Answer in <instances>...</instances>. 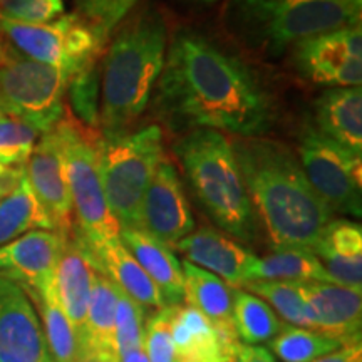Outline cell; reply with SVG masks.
I'll use <instances>...</instances> for the list:
<instances>
[{"mask_svg": "<svg viewBox=\"0 0 362 362\" xmlns=\"http://www.w3.org/2000/svg\"><path fill=\"white\" fill-rule=\"evenodd\" d=\"M284 322L260 297L233 288V327L240 344L260 346L279 334Z\"/></svg>", "mask_w": 362, "mask_h": 362, "instance_id": "obj_29", "label": "cell"}, {"mask_svg": "<svg viewBox=\"0 0 362 362\" xmlns=\"http://www.w3.org/2000/svg\"><path fill=\"white\" fill-rule=\"evenodd\" d=\"M119 240L156 285L165 305H181L185 297L183 267L173 250L139 228L121 230Z\"/></svg>", "mask_w": 362, "mask_h": 362, "instance_id": "obj_22", "label": "cell"}, {"mask_svg": "<svg viewBox=\"0 0 362 362\" xmlns=\"http://www.w3.org/2000/svg\"><path fill=\"white\" fill-rule=\"evenodd\" d=\"M293 54L298 71L310 83L325 88H361V24L302 40L296 44Z\"/></svg>", "mask_w": 362, "mask_h": 362, "instance_id": "obj_11", "label": "cell"}, {"mask_svg": "<svg viewBox=\"0 0 362 362\" xmlns=\"http://www.w3.org/2000/svg\"><path fill=\"white\" fill-rule=\"evenodd\" d=\"M243 291L267 302L285 324L315 330L314 317L296 282L257 280V282H248Z\"/></svg>", "mask_w": 362, "mask_h": 362, "instance_id": "obj_31", "label": "cell"}, {"mask_svg": "<svg viewBox=\"0 0 362 362\" xmlns=\"http://www.w3.org/2000/svg\"><path fill=\"white\" fill-rule=\"evenodd\" d=\"M34 230L54 228L24 175L12 192L0 198V247Z\"/></svg>", "mask_w": 362, "mask_h": 362, "instance_id": "obj_27", "label": "cell"}, {"mask_svg": "<svg viewBox=\"0 0 362 362\" xmlns=\"http://www.w3.org/2000/svg\"><path fill=\"white\" fill-rule=\"evenodd\" d=\"M233 362H279V361H275V357L272 356L270 351L265 349V347L238 344Z\"/></svg>", "mask_w": 362, "mask_h": 362, "instance_id": "obj_39", "label": "cell"}, {"mask_svg": "<svg viewBox=\"0 0 362 362\" xmlns=\"http://www.w3.org/2000/svg\"><path fill=\"white\" fill-rule=\"evenodd\" d=\"M158 115L176 131L214 129L262 138L275 123V104L250 67L194 30H178L166 49L155 88Z\"/></svg>", "mask_w": 362, "mask_h": 362, "instance_id": "obj_1", "label": "cell"}, {"mask_svg": "<svg viewBox=\"0 0 362 362\" xmlns=\"http://www.w3.org/2000/svg\"><path fill=\"white\" fill-rule=\"evenodd\" d=\"M25 175V165L24 166H13V168H7L0 175V198L8 192H12L17 187L22 176Z\"/></svg>", "mask_w": 362, "mask_h": 362, "instance_id": "obj_40", "label": "cell"}, {"mask_svg": "<svg viewBox=\"0 0 362 362\" xmlns=\"http://www.w3.org/2000/svg\"><path fill=\"white\" fill-rule=\"evenodd\" d=\"M64 13V0H0V21L45 24Z\"/></svg>", "mask_w": 362, "mask_h": 362, "instance_id": "obj_36", "label": "cell"}, {"mask_svg": "<svg viewBox=\"0 0 362 362\" xmlns=\"http://www.w3.org/2000/svg\"><path fill=\"white\" fill-rule=\"evenodd\" d=\"M66 94H69L71 115L86 128L99 129V104H101V64L93 62L71 76Z\"/></svg>", "mask_w": 362, "mask_h": 362, "instance_id": "obj_32", "label": "cell"}, {"mask_svg": "<svg viewBox=\"0 0 362 362\" xmlns=\"http://www.w3.org/2000/svg\"><path fill=\"white\" fill-rule=\"evenodd\" d=\"M312 312L317 332L341 344L361 342L362 292L329 282H296Z\"/></svg>", "mask_w": 362, "mask_h": 362, "instance_id": "obj_17", "label": "cell"}, {"mask_svg": "<svg viewBox=\"0 0 362 362\" xmlns=\"http://www.w3.org/2000/svg\"><path fill=\"white\" fill-rule=\"evenodd\" d=\"M25 176L40 206L51 220L54 232L69 235L74 230V214L64 149L56 126L40 134L25 163Z\"/></svg>", "mask_w": 362, "mask_h": 362, "instance_id": "obj_12", "label": "cell"}, {"mask_svg": "<svg viewBox=\"0 0 362 362\" xmlns=\"http://www.w3.org/2000/svg\"><path fill=\"white\" fill-rule=\"evenodd\" d=\"M139 230L171 250L194 230V220L183 183L171 161L163 160L144 193Z\"/></svg>", "mask_w": 362, "mask_h": 362, "instance_id": "obj_13", "label": "cell"}, {"mask_svg": "<svg viewBox=\"0 0 362 362\" xmlns=\"http://www.w3.org/2000/svg\"><path fill=\"white\" fill-rule=\"evenodd\" d=\"M362 0H232L228 19L257 51L279 57L291 45L342 27L359 25Z\"/></svg>", "mask_w": 362, "mask_h": 362, "instance_id": "obj_5", "label": "cell"}, {"mask_svg": "<svg viewBox=\"0 0 362 362\" xmlns=\"http://www.w3.org/2000/svg\"><path fill=\"white\" fill-rule=\"evenodd\" d=\"M0 33L17 51L64 72L67 78L101 59L104 40L79 13H62L45 24L0 21Z\"/></svg>", "mask_w": 362, "mask_h": 362, "instance_id": "obj_9", "label": "cell"}, {"mask_svg": "<svg viewBox=\"0 0 362 362\" xmlns=\"http://www.w3.org/2000/svg\"><path fill=\"white\" fill-rule=\"evenodd\" d=\"M168 27L155 8L124 24L101 61L99 131L103 138L129 131L151 101L165 66Z\"/></svg>", "mask_w": 362, "mask_h": 362, "instance_id": "obj_3", "label": "cell"}, {"mask_svg": "<svg viewBox=\"0 0 362 362\" xmlns=\"http://www.w3.org/2000/svg\"><path fill=\"white\" fill-rule=\"evenodd\" d=\"M232 146L257 220L274 250H310L334 214L312 188L298 158L264 136L237 138Z\"/></svg>", "mask_w": 362, "mask_h": 362, "instance_id": "obj_2", "label": "cell"}, {"mask_svg": "<svg viewBox=\"0 0 362 362\" xmlns=\"http://www.w3.org/2000/svg\"><path fill=\"white\" fill-rule=\"evenodd\" d=\"M312 362H362V346L361 342L342 344L337 351L325 354Z\"/></svg>", "mask_w": 362, "mask_h": 362, "instance_id": "obj_38", "label": "cell"}, {"mask_svg": "<svg viewBox=\"0 0 362 362\" xmlns=\"http://www.w3.org/2000/svg\"><path fill=\"white\" fill-rule=\"evenodd\" d=\"M334 284L362 292V228L347 218H332L310 248Z\"/></svg>", "mask_w": 362, "mask_h": 362, "instance_id": "obj_20", "label": "cell"}, {"mask_svg": "<svg viewBox=\"0 0 362 362\" xmlns=\"http://www.w3.org/2000/svg\"><path fill=\"white\" fill-rule=\"evenodd\" d=\"M228 362H233V361H228Z\"/></svg>", "mask_w": 362, "mask_h": 362, "instance_id": "obj_45", "label": "cell"}, {"mask_svg": "<svg viewBox=\"0 0 362 362\" xmlns=\"http://www.w3.org/2000/svg\"><path fill=\"white\" fill-rule=\"evenodd\" d=\"M181 267L185 280L183 300L214 325L225 349L235 357L240 341L233 327V288L216 275L187 260Z\"/></svg>", "mask_w": 362, "mask_h": 362, "instance_id": "obj_19", "label": "cell"}, {"mask_svg": "<svg viewBox=\"0 0 362 362\" xmlns=\"http://www.w3.org/2000/svg\"><path fill=\"white\" fill-rule=\"evenodd\" d=\"M116 362H149L146 349H144V344L143 346L136 347L133 351H128L123 356L116 357Z\"/></svg>", "mask_w": 362, "mask_h": 362, "instance_id": "obj_42", "label": "cell"}, {"mask_svg": "<svg viewBox=\"0 0 362 362\" xmlns=\"http://www.w3.org/2000/svg\"><path fill=\"white\" fill-rule=\"evenodd\" d=\"M89 250L99 270L139 305L149 307V309L166 307L156 285L131 255L128 248L121 243L119 238L111 240L101 247L89 248Z\"/></svg>", "mask_w": 362, "mask_h": 362, "instance_id": "obj_24", "label": "cell"}, {"mask_svg": "<svg viewBox=\"0 0 362 362\" xmlns=\"http://www.w3.org/2000/svg\"><path fill=\"white\" fill-rule=\"evenodd\" d=\"M76 362H116V359H115V356L110 354V352L83 349L79 352Z\"/></svg>", "mask_w": 362, "mask_h": 362, "instance_id": "obj_41", "label": "cell"}, {"mask_svg": "<svg viewBox=\"0 0 362 362\" xmlns=\"http://www.w3.org/2000/svg\"><path fill=\"white\" fill-rule=\"evenodd\" d=\"M173 149L206 215L232 238L253 240L259 220L232 141L218 131L193 129L178 139Z\"/></svg>", "mask_w": 362, "mask_h": 362, "instance_id": "obj_4", "label": "cell"}, {"mask_svg": "<svg viewBox=\"0 0 362 362\" xmlns=\"http://www.w3.org/2000/svg\"><path fill=\"white\" fill-rule=\"evenodd\" d=\"M144 327H146L144 309L119 288L115 317V342H112L115 357L143 346Z\"/></svg>", "mask_w": 362, "mask_h": 362, "instance_id": "obj_34", "label": "cell"}, {"mask_svg": "<svg viewBox=\"0 0 362 362\" xmlns=\"http://www.w3.org/2000/svg\"><path fill=\"white\" fill-rule=\"evenodd\" d=\"M98 272L99 267L93 253L74 228L66 237L59 257L54 272V288L59 304L78 332L79 341L83 336L90 292Z\"/></svg>", "mask_w": 362, "mask_h": 362, "instance_id": "obj_18", "label": "cell"}, {"mask_svg": "<svg viewBox=\"0 0 362 362\" xmlns=\"http://www.w3.org/2000/svg\"><path fill=\"white\" fill-rule=\"evenodd\" d=\"M173 250L181 252L189 264L216 275L232 288H243L250 282L253 265L259 259L235 238L210 226L193 230Z\"/></svg>", "mask_w": 362, "mask_h": 362, "instance_id": "obj_16", "label": "cell"}, {"mask_svg": "<svg viewBox=\"0 0 362 362\" xmlns=\"http://www.w3.org/2000/svg\"><path fill=\"white\" fill-rule=\"evenodd\" d=\"M56 129L64 149L76 232L89 248L119 238L121 226L111 214L103 188L96 131L81 124L67 110Z\"/></svg>", "mask_w": 362, "mask_h": 362, "instance_id": "obj_7", "label": "cell"}, {"mask_svg": "<svg viewBox=\"0 0 362 362\" xmlns=\"http://www.w3.org/2000/svg\"><path fill=\"white\" fill-rule=\"evenodd\" d=\"M171 336L176 362H228L235 359L225 349L214 325L189 305H173Z\"/></svg>", "mask_w": 362, "mask_h": 362, "instance_id": "obj_23", "label": "cell"}, {"mask_svg": "<svg viewBox=\"0 0 362 362\" xmlns=\"http://www.w3.org/2000/svg\"><path fill=\"white\" fill-rule=\"evenodd\" d=\"M67 83L64 72L27 57L0 33V111L47 133L64 115Z\"/></svg>", "mask_w": 362, "mask_h": 362, "instance_id": "obj_8", "label": "cell"}, {"mask_svg": "<svg viewBox=\"0 0 362 362\" xmlns=\"http://www.w3.org/2000/svg\"><path fill=\"white\" fill-rule=\"evenodd\" d=\"M6 170H7V168H6V166H4V165H2V163H0V175H2V173H4V171H6Z\"/></svg>", "mask_w": 362, "mask_h": 362, "instance_id": "obj_44", "label": "cell"}, {"mask_svg": "<svg viewBox=\"0 0 362 362\" xmlns=\"http://www.w3.org/2000/svg\"><path fill=\"white\" fill-rule=\"evenodd\" d=\"M175 362H176V361H175Z\"/></svg>", "mask_w": 362, "mask_h": 362, "instance_id": "obj_46", "label": "cell"}, {"mask_svg": "<svg viewBox=\"0 0 362 362\" xmlns=\"http://www.w3.org/2000/svg\"><path fill=\"white\" fill-rule=\"evenodd\" d=\"M25 292L29 293L30 300H34V304L39 309L45 342H47L52 362H76L81 352V341L78 332L72 327L61 304H59L54 280L40 291Z\"/></svg>", "mask_w": 362, "mask_h": 362, "instance_id": "obj_26", "label": "cell"}, {"mask_svg": "<svg viewBox=\"0 0 362 362\" xmlns=\"http://www.w3.org/2000/svg\"><path fill=\"white\" fill-rule=\"evenodd\" d=\"M342 344L317 330L285 324L269 342V351L282 362H312L337 351Z\"/></svg>", "mask_w": 362, "mask_h": 362, "instance_id": "obj_30", "label": "cell"}, {"mask_svg": "<svg viewBox=\"0 0 362 362\" xmlns=\"http://www.w3.org/2000/svg\"><path fill=\"white\" fill-rule=\"evenodd\" d=\"M298 156L307 180L330 211L361 218V155L325 138L314 126H305L298 138Z\"/></svg>", "mask_w": 362, "mask_h": 362, "instance_id": "obj_10", "label": "cell"}, {"mask_svg": "<svg viewBox=\"0 0 362 362\" xmlns=\"http://www.w3.org/2000/svg\"><path fill=\"white\" fill-rule=\"evenodd\" d=\"M139 0H76L78 12L106 40Z\"/></svg>", "mask_w": 362, "mask_h": 362, "instance_id": "obj_35", "label": "cell"}, {"mask_svg": "<svg viewBox=\"0 0 362 362\" xmlns=\"http://www.w3.org/2000/svg\"><path fill=\"white\" fill-rule=\"evenodd\" d=\"M163 133L156 124L98 139L99 171L106 202L121 230L139 228L144 193L165 160Z\"/></svg>", "mask_w": 362, "mask_h": 362, "instance_id": "obj_6", "label": "cell"}, {"mask_svg": "<svg viewBox=\"0 0 362 362\" xmlns=\"http://www.w3.org/2000/svg\"><path fill=\"white\" fill-rule=\"evenodd\" d=\"M40 133L19 117L0 111V163L6 168L24 166Z\"/></svg>", "mask_w": 362, "mask_h": 362, "instance_id": "obj_33", "label": "cell"}, {"mask_svg": "<svg viewBox=\"0 0 362 362\" xmlns=\"http://www.w3.org/2000/svg\"><path fill=\"white\" fill-rule=\"evenodd\" d=\"M67 235L54 230H34L0 247V277L25 291H40L54 280Z\"/></svg>", "mask_w": 362, "mask_h": 362, "instance_id": "obj_15", "label": "cell"}, {"mask_svg": "<svg viewBox=\"0 0 362 362\" xmlns=\"http://www.w3.org/2000/svg\"><path fill=\"white\" fill-rule=\"evenodd\" d=\"M117 298H119V287L99 270L90 292L84 330L81 336V351H101L115 356L112 342H115Z\"/></svg>", "mask_w": 362, "mask_h": 362, "instance_id": "obj_25", "label": "cell"}, {"mask_svg": "<svg viewBox=\"0 0 362 362\" xmlns=\"http://www.w3.org/2000/svg\"><path fill=\"white\" fill-rule=\"evenodd\" d=\"M0 362H52L29 293L0 277Z\"/></svg>", "mask_w": 362, "mask_h": 362, "instance_id": "obj_14", "label": "cell"}, {"mask_svg": "<svg viewBox=\"0 0 362 362\" xmlns=\"http://www.w3.org/2000/svg\"><path fill=\"white\" fill-rule=\"evenodd\" d=\"M314 128L325 138L362 155V89L329 88L314 104Z\"/></svg>", "mask_w": 362, "mask_h": 362, "instance_id": "obj_21", "label": "cell"}, {"mask_svg": "<svg viewBox=\"0 0 362 362\" xmlns=\"http://www.w3.org/2000/svg\"><path fill=\"white\" fill-rule=\"evenodd\" d=\"M171 310L173 307L158 309L144 327V349L149 362H175Z\"/></svg>", "mask_w": 362, "mask_h": 362, "instance_id": "obj_37", "label": "cell"}, {"mask_svg": "<svg viewBox=\"0 0 362 362\" xmlns=\"http://www.w3.org/2000/svg\"><path fill=\"white\" fill-rule=\"evenodd\" d=\"M329 282L330 275L309 248H277L269 255L257 259L250 282Z\"/></svg>", "mask_w": 362, "mask_h": 362, "instance_id": "obj_28", "label": "cell"}, {"mask_svg": "<svg viewBox=\"0 0 362 362\" xmlns=\"http://www.w3.org/2000/svg\"><path fill=\"white\" fill-rule=\"evenodd\" d=\"M189 2H198V4H214L216 0H189Z\"/></svg>", "mask_w": 362, "mask_h": 362, "instance_id": "obj_43", "label": "cell"}]
</instances>
